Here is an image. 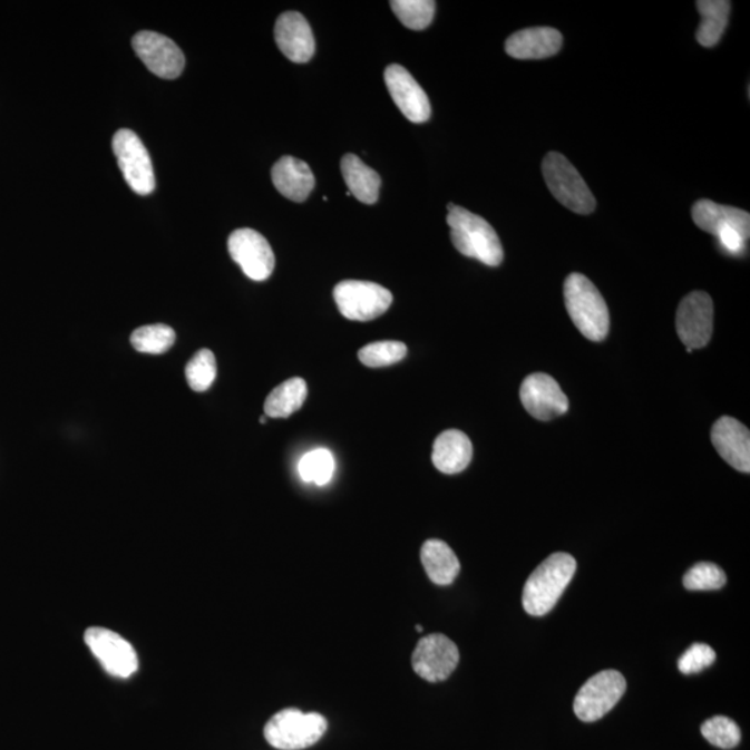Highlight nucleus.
Returning a JSON list of instances; mask_svg holds the SVG:
<instances>
[{
    "instance_id": "f257e3e1",
    "label": "nucleus",
    "mask_w": 750,
    "mask_h": 750,
    "mask_svg": "<svg viewBox=\"0 0 750 750\" xmlns=\"http://www.w3.org/2000/svg\"><path fill=\"white\" fill-rule=\"evenodd\" d=\"M447 222L452 244L461 255L496 267L504 262V247L487 220L449 203Z\"/></svg>"
},
{
    "instance_id": "f03ea898",
    "label": "nucleus",
    "mask_w": 750,
    "mask_h": 750,
    "mask_svg": "<svg viewBox=\"0 0 750 750\" xmlns=\"http://www.w3.org/2000/svg\"><path fill=\"white\" fill-rule=\"evenodd\" d=\"M577 562L563 552L551 555L529 575L523 590V607L532 616L548 614L559 602L569 581L573 579Z\"/></svg>"
},
{
    "instance_id": "7ed1b4c3",
    "label": "nucleus",
    "mask_w": 750,
    "mask_h": 750,
    "mask_svg": "<svg viewBox=\"0 0 750 750\" xmlns=\"http://www.w3.org/2000/svg\"><path fill=\"white\" fill-rule=\"evenodd\" d=\"M564 301L573 323L586 340H605L611 327L607 304L596 286L583 274L568 275L564 282Z\"/></svg>"
},
{
    "instance_id": "20e7f679",
    "label": "nucleus",
    "mask_w": 750,
    "mask_h": 750,
    "mask_svg": "<svg viewBox=\"0 0 750 750\" xmlns=\"http://www.w3.org/2000/svg\"><path fill=\"white\" fill-rule=\"evenodd\" d=\"M327 720L319 713H303L299 709H284L269 720L264 738L275 749L302 750L313 747L327 731Z\"/></svg>"
},
{
    "instance_id": "39448f33",
    "label": "nucleus",
    "mask_w": 750,
    "mask_h": 750,
    "mask_svg": "<svg viewBox=\"0 0 750 750\" xmlns=\"http://www.w3.org/2000/svg\"><path fill=\"white\" fill-rule=\"evenodd\" d=\"M543 174L552 195L568 211L578 214H591L595 211L594 195L566 157L551 152L543 162Z\"/></svg>"
},
{
    "instance_id": "423d86ee",
    "label": "nucleus",
    "mask_w": 750,
    "mask_h": 750,
    "mask_svg": "<svg viewBox=\"0 0 750 750\" xmlns=\"http://www.w3.org/2000/svg\"><path fill=\"white\" fill-rule=\"evenodd\" d=\"M627 690V682L616 670L591 676L574 699V713L584 723H594L616 707Z\"/></svg>"
},
{
    "instance_id": "0eeeda50",
    "label": "nucleus",
    "mask_w": 750,
    "mask_h": 750,
    "mask_svg": "<svg viewBox=\"0 0 750 750\" xmlns=\"http://www.w3.org/2000/svg\"><path fill=\"white\" fill-rule=\"evenodd\" d=\"M334 299L343 318L371 321L391 306L392 293L376 282L349 280L335 286Z\"/></svg>"
},
{
    "instance_id": "6e6552de",
    "label": "nucleus",
    "mask_w": 750,
    "mask_h": 750,
    "mask_svg": "<svg viewBox=\"0 0 750 750\" xmlns=\"http://www.w3.org/2000/svg\"><path fill=\"white\" fill-rule=\"evenodd\" d=\"M113 150L129 188L138 195L152 194L156 187L154 166L138 135L132 129H120L113 138Z\"/></svg>"
},
{
    "instance_id": "1a4fd4ad",
    "label": "nucleus",
    "mask_w": 750,
    "mask_h": 750,
    "mask_svg": "<svg viewBox=\"0 0 750 750\" xmlns=\"http://www.w3.org/2000/svg\"><path fill=\"white\" fill-rule=\"evenodd\" d=\"M713 301L707 292H692L682 299L675 324L688 352L708 345L713 334Z\"/></svg>"
},
{
    "instance_id": "9d476101",
    "label": "nucleus",
    "mask_w": 750,
    "mask_h": 750,
    "mask_svg": "<svg viewBox=\"0 0 750 750\" xmlns=\"http://www.w3.org/2000/svg\"><path fill=\"white\" fill-rule=\"evenodd\" d=\"M228 252L246 277L266 281L273 274L275 256L269 242L257 231L240 228L228 238Z\"/></svg>"
},
{
    "instance_id": "9b49d317",
    "label": "nucleus",
    "mask_w": 750,
    "mask_h": 750,
    "mask_svg": "<svg viewBox=\"0 0 750 750\" xmlns=\"http://www.w3.org/2000/svg\"><path fill=\"white\" fill-rule=\"evenodd\" d=\"M86 644L101 668L117 679H129L139 668L137 652L115 631L92 627L86 633Z\"/></svg>"
},
{
    "instance_id": "f8f14e48",
    "label": "nucleus",
    "mask_w": 750,
    "mask_h": 750,
    "mask_svg": "<svg viewBox=\"0 0 750 750\" xmlns=\"http://www.w3.org/2000/svg\"><path fill=\"white\" fill-rule=\"evenodd\" d=\"M459 650L447 635L431 634L417 642L411 665L428 682H441L452 675L459 664Z\"/></svg>"
},
{
    "instance_id": "ddd939ff",
    "label": "nucleus",
    "mask_w": 750,
    "mask_h": 750,
    "mask_svg": "<svg viewBox=\"0 0 750 750\" xmlns=\"http://www.w3.org/2000/svg\"><path fill=\"white\" fill-rule=\"evenodd\" d=\"M133 48L155 76L165 80L182 76L185 56L171 38L157 32L140 31L133 39Z\"/></svg>"
},
{
    "instance_id": "4468645a",
    "label": "nucleus",
    "mask_w": 750,
    "mask_h": 750,
    "mask_svg": "<svg viewBox=\"0 0 750 750\" xmlns=\"http://www.w3.org/2000/svg\"><path fill=\"white\" fill-rule=\"evenodd\" d=\"M520 399L528 413L540 421L555 419L568 410L566 393L554 378L544 373L529 374L523 381Z\"/></svg>"
},
{
    "instance_id": "2eb2a0df",
    "label": "nucleus",
    "mask_w": 750,
    "mask_h": 750,
    "mask_svg": "<svg viewBox=\"0 0 750 750\" xmlns=\"http://www.w3.org/2000/svg\"><path fill=\"white\" fill-rule=\"evenodd\" d=\"M389 94L395 105L411 123H426L431 117V104L425 89L405 67L391 65L383 72Z\"/></svg>"
},
{
    "instance_id": "dca6fc26",
    "label": "nucleus",
    "mask_w": 750,
    "mask_h": 750,
    "mask_svg": "<svg viewBox=\"0 0 750 750\" xmlns=\"http://www.w3.org/2000/svg\"><path fill=\"white\" fill-rule=\"evenodd\" d=\"M274 36L281 52L293 64H308L313 58L315 42L312 28L298 11H286L279 17Z\"/></svg>"
},
{
    "instance_id": "f3484780",
    "label": "nucleus",
    "mask_w": 750,
    "mask_h": 750,
    "mask_svg": "<svg viewBox=\"0 0 750 750\" xmlns=\"http://www.w3.org/2000/svg\"><path fill=\"white\" fill-rule=\"evenodd\" d=\"M712 442L727 464L738 471H750V432L742 422L721 417L712 428Z\"/></svg>"
},
{
    "instance_id": "a211bd4d",
    "label": "nucleus",
    "mask_w": 750,
    "mask_h": 750,
    "mask_svg": "<svg viewBox=\"0 0 750 750\" xmlns=\"http://www.w3.org/2000/svg\"><path fill=\"white\" fill-rule=\"evenodd\" d=\"M563 36L555 28L535 27L513 33L507 39L506 53L518 60H540L559 53Z\"/></svg>"
},
{
    "instance_id": "6ab92c4d",
    "label": "nucleus",
    "mask_w": 750,
    "mask_h": 750,
    "mask_svg": "<svg viewBox=\"0 0 750 750\" xmlns=\"http://www.w3.org/2000/svg\"><path fill=\"white\" fill-rule=\"evenodd\" d=\"M692 218L699 228L714 235L715 238L724 231L734 230L749 240L750 214L741 208L702 199L693 205Z\"/></svg>"
},
{
    "instance_id": "aec40b11",
    "label": "nucleus",
    "mask_w": 750,
    "mask_h": 750,
    "mask_svg": "<svg viewBox=\"0 0 750 750\" xmlns=\"http://www.w3.org/2000/svg\"><path fill=\"white\" fill-rule=\"evenodd\" d=\"M274 187L282 196L293 202H303L312 194L315 179L306 163L296 157L284 156L272 171Z\"/></svg>"
},
{
    "instance_id": "412c9836",
    "label": "nucleus",
    "mask_w": 750,
    "mask_h": 750,
    "mask_svg": "<svg viewBox=\"0 0 750 750\" xmlns=\"http://www.w3.org/2000/svg\"><path fill=\"white\" fill-rule=\"evenodd\" d=\"M473 459L470 438L459 430L444 431L432 448V464L444 474H459Z\"/></svg>"
},
{
    "instance_id": "4be33fe9",
    "label": "nucleus",
    "mask_w": 750,
    "mask_h": 750,
    "mask_svg": "<svg viewBox=\"0 0 750 750\" xmlns=\"http://www.w3.org/2000/svg\"><path fill=\"white\" fill-rule=\"evenodd\" d=\"M421 563L434 584L447 586L455 583L460 573V562L448 544L428 539L421 548Z\"/></svg>"
},
{
    "instance_id": "5701e85b",
    "label": "nucleus",
    "mask_w": 750,
    "mask_h": 750,
    "mask_svg": "<svg viewBox=\"0 0 750 750\" xmlns=\"http://www.w3.org/2000/svg\"><path fill=\"white\" fill-rule=\"evenodd\" d=\"M343 179L349 188V194L357 197L366 205H373L380 194L381 178L378 173L360 160L357 155L343 156L341 162Z\"/></svg>"
},
{
    "instance_id": "b1692460",
    "label": "nucleus",
    "mask_w": 750,
    "mask_h": 750,
    "mask_svg": "<svg viewBox=\"0 0 750 750\" xmlns=\"http://www.w3.org/2000/svg\"><path fill=\"white\" fill-rule=\"evenodd\" d=\"M699 13L702 16L701 26L697 31V41L704 48L718 45L729 25L731 2L729 0H699Z\"/></svg>"
},
{
    "instance_id": "393cba45",
    "label": "nucleus",
    "mask_w": 750,
    "mask_h": 750,
    "mask_svg": "<svg viewBox=\"0 0 750 750\" xmlns=\"http://www.w3.org/2000/svg\"><path fill=\"white\" fill-rule=\"evenodd\" d=\"M308 398L306 381L302 378H291L270 392L264 411L273 419H286L302 408Z\"/></svg>"
},
{
    "instance_id": "a878e982",
    "label": "nucleus",
    "mask_w": 750,
    "mask_h": 750,
    "mask_svg": "<svg viewBox=\"0 0 750 750\" xmlns=\"http://www.w3.org/2000/svg\"><path fill=\"white\" fill-rule=\"evenodd\" d=\"M335 471L334 455L329 449L319 448L308 452L298 464L299 476L304 483L323 487L331 481Z\"/></svg>"
},
{
    "instance_id": "bb28decb",
    "label": "nucleus",
    "mask_w": 750,
    "mask_h": 750,
    "mask_svg": "<svg viewBox=\"0 0 750 750\" xmlns=\"http://www.w3.org/2000/svg\"><path fill=\"white\" fill-rule=\"evenodd\" d=\"M176 342V332L166 324L139 327L132 335V343L140 353L162 354Z\"/></svg>"
},
{
    "instance_id": "cd10ccee",
    "label": "nucleus",
    "mask_w": 750,
    "mask_h": 750,
    "mask_svg": "<svg viewBox=\"0 0 750 750\" xmlns=\"http://www.w3.org/2000/svg\"><path fill=\"white\" fill-rule=\"evenodd\" d=\"M393 13L410 30H426L436 14V2L432 0H392Z\"/></svg>"
},
{
    "instance_id": "c85d7f7f",
    "label": "nucleus",
    "mask_w": 750,
    "mask_h": 750,
    "mask_svg": "<svg viewBox=\"0 0 750 750\" xmlns=\"http://www.w3.org/2000/svg\"><path fill=\"white\" fill-rule=\"evenodd\" d=\"M185 377L195 392L207 391L217 377V363L213 352L208 349L196 352L185 368Z\"/></svg>"
},
{
    "instance_id": "c756f323",
    "label": "nucleus",
    "mask_w": 750,
    "mask_h": 750,
    "mask_svg": "<svg viewBox=\"0 0 750 750\" xmlns=\"http://www.w3.org/2000/svg\"><path fill=\"white\" fill-rule=\"evenodd\" d=\"M408 354V348L399 341H381L369 343L360 349L359 359L368 368H386L403 360Z\"/></svg>"
},
{
    "instance_id": "7c9ffc66",
    "label": "nucleus",
    "mask_w": 750,
    "mask_h": 750,
    "mask_svg": "<svg viewBox=\"0 0 750 750\" xmlns=\"http://www.w3.org/2000/svg\"><path fill=\"white\" fill-rule=\"evenodd\" d=\"M682 583L688 591H714L723 588L727 577L718 564L702 562L688 569Z\"/></svg>"
},
{
    "instance_id": "2f4dec72",
    "label": "nucleus",
    "mask_w": 750,
    "mask_h": 750,
    "mask_svg": "<svg viewBox=\"0 0 750 750\" xmlns=\"http://www.w3.org/2000/svg\"><path fill=\"white\" fill-rule=\"evenodd\" d=\"M702 736L712 743V746L721 749H732L741 742V730L736 721H732L724 715H715L702 725Z\"/></svg>"
},
{
    "instance_id": "473e14b6",
    "label": "nucleus",
    "mask_w": 750,
    "mask_h": 750,
    "mask_svg": "<svg viewBox=\"0 0 750 750\" xmlns=\"http://www.w3.org/2000/svg\"><path fill=\"white\" fill-rule=\"evenodd\" d=\"M715 652L707 644H693L679 660V670L682 674L701 673L714 663Z\"/></svg>"
},
{
    "instance_id": "72a5a7b5",
    "label": "nucleus",
    "mask_w": 750,
    "mask_h": 750,
    "mask_svg": "<svg viewBox=\"0 0 750 750\" xmlns=\"http://www.w3.org/2000/svg\"><path fill=\"white\" fill-rule=\"evenodd\" d=\"M416 630L419 631V633H422L425 629H422V625H416Z\"/></svg>"
},
{
    "instance_id": "f704fd0d",
    "label": "nucleus",
    "mask_w": 750,
    "mask_h": 750,
    "mask_svg": "<svg viewBox=\"0 0 750 750\" xmlns=\"http://www.w3.org/2000/svg\"><path fill=\"white\" fill-rule=\"evenodd\" d=\"M261 422H262V425H264V422H266V417H264V416L261 417Z\"/></svg>"
}]
</instances>
